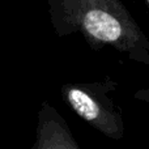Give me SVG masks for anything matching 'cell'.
<instances>
[{
	"label": "cell",
	"instance_id": "obj_1",
	"mask_svg": "<svg viewBox=\"0 0 149 149\" xmlns=\"http://www.w3.org/2000/svg\"><path fill=\"white\" fill-rule=\"evenodd\" d=\"M49 13L60 38L81 34L92 50L111 47L149 64V37L122 0H49Z\"/></svg>",
	"mask_w": 149,
	"mask_h": 149
},
{
	"label": "cell",
	"instance_id": "obj_4",
	"mask_svg": "<svg viewBox=\"0 0 149 149\" xmlns=\"http://www.w3.org/2000/svg\"><path fill=\"white\" fill-rule=\"evenodd\" d=\"M135 98L141 102H145L149 105V86L148 88H143V89H139L135 92Z\"/></svg>",
	"mask_w": 149,
	"mask_h": 149
},
{
	"label": "cell",
	"instance_id": "obj_5",
	"mask_svg": "<svg viewBox=\"0 0 149 149\" xmlns=\"http://www.w3.org/2000/svg\"><path fill=\"white\" fill-rule=\"evenodd\" d=\"M145 3H147V4L149 5V0H145Z\"/></svg>",
	"mask_w": 149,
	"mask_h": 149
},
{
	"label": "cell",
	"instance_id": "obj_3",
	"mask_svg": "<svg viewBox=\"0 0 149 149\" xmlns=\"http://www.w3.org/2000/svg\"><path fill=\"white\" fill-rule=\"evenodd\" d=\"M31 149H81L59 111L43 102L37 115L36 141Z\"/></svg>",
	"mask_w": 149,
	"mask_h": 149
},
{
	"label": "cell",
	"instance_id": "obj_2",
	"mask_svg": "<svg viewBox=\"0 0 149 149\" xmlns=\"http://www.w3.org/2000/svg\"><path fill=\"white\" fill-rule=\"evenodd\" d=\"M116 84L110 79L94 82H68L60 88L64 102L82 120L111 140H122L124 122L110 98Z\"/></svg>",
	"mask_w": 149,
	"mask_h": 149
}]
</instances>
